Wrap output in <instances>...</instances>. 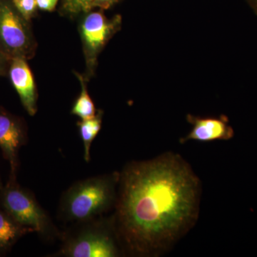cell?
Listing matches in <instances>:
<instances>
[{"label": "cell", "mask_w": 257, "mask_h": 257, "mask_svg": "<svg viewBox=\"0 0 257 257\" xmlns=\"http://www.w3.org/2000/svg\"><path fill=\"white\" fill-rule=\"evenodd\" d=\"M115 226L124 253L157 256L195 224L200 181L177 154L128 164L119 173Z\"/></svg>", "instance_id": "6da1fadb"}, {"label": "cell", "mask_w": 257, "mask_h": 257, "mask_svg": "<svg viewBox=\"0 0 257 257\" xmlns=\"http://www.w3.org/2000/svg\"><path fill=\"white\" fill-rule=\"evenodd\" d=\"M120 174L113 172L79 181L61 197V221L77 223L100 216L116 204Z\"/></svg>", "instance_id": "7a4b0ae2"}, {"label": "cell", "mask_w": 257, "mask_h": 257, "mask_svg": "<svg viewBox=\"0 0 257 257\" xmlns=\"http://www.w3.org/2000/svg\"><path fill=\"white\" fill-rule=\"evenodd\" d=\"M60 238L62 246L57 256L117 257L124 253L113 216L74 223Z\"/></svg>", "instance_id": "3957f363"}, {"label": "cell", "mask_w": 257, "mask_h": 257, "mask_svg": "<svg viewBox=\"0 0 257 257\" xmlns=\"http://www.w3.org/2000/svg\"><path fill=\"white\" fill-rule=\"evenodd\" d=\"M0 204L19 224L37 232L46 240L60 237L61 234L52 219L37 202L35 195L23 188L17 178H10L0 190Z\"/></svg>", "instance_id": "277c9868"}, {"label": "cell", "mask_w": 257, "mask_h": 257, "mask_svg": "<svg viewBox=\"0 0 257 257\" xmlns=\"http://www.w3.org/2000/svg\"><path fill=\"white\" fill-rule=\"evenodd\" d=\"M28 23L11 0H0V51L10 60H28L35 54L36 42Z\"/></svg>", "instance_id": "5b68a950"}, {"label": "cell", "mask_w": 257, "mask_h": 257, "mask_svg": "<svg viewBox=\"0 0 257 257\" xmlns=\"http://www.w3.org/2000/svg\"><path fill=\"white\" fill-rule=\"evenodd\" d=\"M119 15L108 19L102 10L85 13L80 24V34L88 74L92 75L98 55L121 26Z\"/></svg>", "instance_id": "8992f818"}, {"label": "cell", "mask_w": 257, "mask_h": 257, "mask_svg": "<svg viewBox=\"0 0 257 257\" xmlns=\"http://www.w3.org/2000/svg\"><path fill=\"white\" fill-rule=\"evenodd\" d=\"M27 141L28 133L23 120L0 107V148L10 165V178H17L19 152Z\"/></svg>", "instance_id": "52a82bcc"}, {"label": "cell", "mask_w": 257, "mask_h": 257, "mask_svg": "<svg viewBox=\"0 0 257 257\" xmlns=\"http://www.w3.org/2000/svg\"><path fill=\"white\" fill-rule=\"evenodd\" d=\"M187 119L192 125V128L187 136L181 139V144L191 140L200 143H210L218 140L228 141L234 138V130L229 124L227 116L224 115H221L219 117H202L188 114Z\"/></svg>", "instance_id": "ba28073f"}, {"label": "cell", "mask_w": 257, "mask_h": 257, "mask_svg": "<svg viewBox=\"0 0 257 257\" xmlns=\"http://www.w3.org/2000/svg\"><path fill=\"white\" fill-rule=\"evenodd\" d=\"M8 74L25 110L30 116H35L37 111L36 85L27 60L24 58L11 60Z\"/></svg>", "instance_id": "9c48e42d"}, {"label": "cell", "mask_w": 257, "mask_h": 257, "mask_svg": "<svg viewBox=\"0 0 257 257\" xmlns=\"http://www.w3.org/2000/svg\"><path fill=\"white\" fill-rule=\"evenodd\" d=\"M30 232L31 229L19 224L0 208V255L8 252L20 238Z\"/></svg>", "instance_id": "30bf717a"}, {"label": "cell", "mask_w": 257, "mask_h": 257, "mask_svg": "<svg viewBox=\"0 0 257 257\" xmlns=\"http://www.w3.org/2000/svg\"><path fill=\"white\" fill-rule=\"evenodd\" d=\"M102 110H98L94 117L81 119L77 122L79 135L84 146V159L87 162L91 160V147L101 130L103 119Z\"/></svg>", "instance_id": "8fae6325"}, {"label": "cell", "mask_w": 257, "mask_h": 257, "mask_svg": "<svg viewBox=\"0 0 257 257\" xmlns=\"http://www.w3.org/2000/svg\"><path fill=\"white\" fill-rule=\"evenodd\" d=\"M75 74L80 82L82 89L78 97L74 101L71 113L78 116L80 119H90L95 116L97 111L88 92L85 77H82V75L77 72H75Z\"/></svg>", "instance_id": "7c38bea8"}, {"label": "cell", "mask_w": 257, "mask_h": 257, "mask_svg": "<svg viewBox=\"0 0 257 257\" xmlns=\"http://www.w3.org/2000/svg\"><path fill=\"white\" fill-rule=\"evenodd\" d=\"M94 0H62V9L70 15L87 13L93 9Z\"/></svg>", "instance_id": "4fadbf2b"}, {"label": "cell", "mask_w": 257, "mask_h": 257, "mask_svg": "<svg viewBox=\"0 0 257 257\" xmlns=\"http://www.w3.org/2000/svg\"><path fill=\"white\" fill-rule=\"evenodd\" d=\"M11 2L19 13L28 21L30 22L36 14V0H11Z\"/></svg>", "instance_id": "5bb4252c"}, {"label": "cell", "mask_w": 257, "mask_h": 257, "mask_svg": "<svg viewBox=\"0 0 257 257\" xmlns=\"http://www.w3.org/2000/svg\"><path fill=\"white\" fill-rule=\"evenodd\" d=\"M59 0H36L37 8L43 11L52 12L55 10Z\"/></svg>", "instance_id": "9a60e30c"}, {"label": "cell", "mask_w": 257, "mask_h": 257, "mask_svg": "<svg viewBox=\"0 0 257 257\" xmlns=\"http://www.w3.org/2000/svg\"><path fill=\"white\" fill-rule=\"evenodd\" d=\"M11 60L0 51V76L6 75L9 72Z\"/></svg>", "instance_id": "2e32d148"}, {"label": "cell", "mask_w": 257, "mask_h": 257, "mask_svg": "<svg viewBox=\"0 0 257 257\" xmlns=\"http://www.w3.org/2000/svg\"><path fill=\"white\" fill-rule=\"evenodd\" d=\"M119 1V0H94L93 8H98L101 10H108Z\"/></svg>", "instance_id": "e0dca14e"}, {"label": "cell", "mask_w": 257, "mask_h": 257, "mask_svg": "<svg viewBox=\"0 0 257 257\" xmlns=\"http://www.w3.org/2000/svg\"><path fill=\"white\" fill-rule=\"evenodd\" d=\"M250 6L254 10L255 13L257 14V0H246Z\"/></svg>", "instance_id": "ac0fdd59"}, {"label": "cell", "mask_w": 257, "mask_h": 257, "mask_svg": "<svg viewBox=\"0 0 257 257\" xmlns=\"http://www.w3.org/2000/svg\"><path fill=\"white\" fill-rule=\"evenodd\" d=\"M3 182H2L1 177H0V190H1L2 189H3Z\"/></svg>", "instance_id": "d6986e66"}]
</instances>
